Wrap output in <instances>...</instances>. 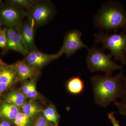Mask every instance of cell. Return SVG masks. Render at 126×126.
<instances>
[{
    "label": "cell",
    "instance_id": "obj_1",
    "mask_svg": "<svg viewBox=\"0 0 126 126\" xmlns=\"http://www.w3.org/2000/svg\"><path fill=\"white\" fill-rule=\"evenodd\" d=\"M123 72L121 71L114 76L105 75L91 77L95 103L106 107L122 97L126 90V77Z\"/></svg>",
    "mask_w": 126,
    "mask_h": 126
},
{
    "label": "cell",
    "instance_id": "obj_2",
    "mask_svg": "<svg viewBox=\"0 0 126 126\" xmlns=\"http://www.w3.org/2000/svg\"><path fill=\"white\" fill-rule=\"evenodd\" d=\"M95 27L108 32L113 30L116 33L122 29L126 32V11L123 5L109 1L103 5L94 18Z\"/></svg>",
    "mask_w": 126,
    "mask_h": 126
},
{
    "label": "cell",
    "instance_id": "obj_3",
    "mask_svg": "<svg viewBox=\"0 0 126 126\" xmlns=\"http://www.w3.org/2000/svg\"><path fill=\"white\" fill-rule=\"evenodd\" d=\"M96 44H101L103 49L110 50L112 56L116 61L121 62L123 64L126 63V33H116L109 34L100 31L94 35Z\"/></svg>",
    "mask_w": 126,
    "mask_h": 126
},
{
    "label": "cell",
    "instance_id": "obj_4",
    "mask_svg": "<svg viewBox=\"0 0 126 126\" xmlns=\"http://www.w3.org/2000/svg\"><path fill=\"white\" fill-rule=\"evenodd\" d=\"M88 51L86 63L88 68L92 73L101 71L104 72L106 75L111 76L114 71L122 68V65L111 60V54H106L102 49L93 46Z\"/></svg>",
    "mask_w": 126,
    "mask_h": 126
},
{
    "label": "cell",
    "instance_id": "obj_5",
    "mask_svg": "<svg viewBox=\"0 0 126 126\" xmlns=\"http://www.w3.org/2000/svg\"><path fill=\"white\" fill-rule=\"evenodd\" d=\"M55 8L50 1H36L26 11L27 18L33 20L36 27L44 25L50 21L55 14Z\"/></svg>",
    "mask_w": 126,
    "mask_h": 126
},
{
    "label": "cell",
    "instance_id": "obj_6",
    "mask_svg": "<svg viewBox=\"0 0 126 126\" xmlns=\"http://www.w3.org/2000/svg\"><path fill=\"white\" fill-rule=\"evenodd\" d=\"M26 16V12L11 3L0 4V21L7 29L19 27Z\"/></svg>",
    "mask_w": 126,
    "mask_h": 126
},
{
    "label": "cell",
    "instance_id": "obj_7",
    "mask_svg": "<svg viewBox=\"0 0 126 126\" xmlns=\"http://www.w3.org/2000/svg\"><path fill=\"white\" fill-rule=\"evenodd\" d=\"M82 33L77 30H72L65 33L63 45L58 53L61 56L65 54L69 57L73 55L79 50L88 47L81 40Z\"/></svg>",
    "mask_w": 126,
    "mask_h": 126
},
{
    "label": "cell",
    "instance_id": "obj_8",
    "mask_svg": "<svg viewBox=\"0 0 126 126\" xmlns=\"http://www.w3.org/2000/svg\"><path fill=\"white\" fill-rule=\"evenodd\" d=\"M19 81L14 64H9L0 59V97Z\"/></svg>",
    "mask_w": 126,
    "mask_h": 126
},
{
    "label": "cell",
    "instance_id": "obj_9",
    "mask_svg": "<svg viewBox=\"0 0 126 126\" xmlns=\"http://www.w3.org/2000/svg\"><path fill=\"white\" fill-rule=\"evenodd\" d=\"M61 56L58 52L55 54H48L36 48L28 53L24 60L30 65L40 70L46 65Z\"/></svg>",
    "mask_w": 126,
    "mask_h": 126
},
{
    "label": "cell",
    "instance_id": "obj_10",
    "mask_svg": "<svg viewBox=\"0 0 126 126\" xmlns=\"http://www.w3.org/2000/svg\"><path fill=\"white\" fill-rule=\"evenodd\" d=\"M18 27L23 43L29 53L37 48L34 42L35 30L36 26L33 20L27 18Z\"/></svg>",
    "mask_w": 126,
    "mask_h": 126
},
{
    "label": "cell",
    "instance_id": "obj_11",
    "mask_svg": "<svg viewBox=\"0 0 126 126\" xmlns=\"http://www.w3.org/2000/svg\"><path fill=\"white\" fill-rule=\"evenodd\" d=\"M6 49L14 50L26 56L28 52L23 43L18 27L7 29Z\"/></svg>",
    "mask_w": 126,
    "mask_h": 126
},
{
    "label": "cell",
    "instance_id": "obj_12",
    "mask_svg": "<svg viewBox=\"0 0 126 126\" xmlns=\"http://www.w3.org/2000/svg\"><path fill=\"white\" fill-rule=\"evenodd\" d=\"M18 75L19 81L23 82L38 77L40 70L30 65L24 60L17 61L14 64Z\"/></svg>",
    "mask_w": 126,
    "mask_h": 126
},
{
    "label": "cell",
    "instance_id": "obj_13",
    "mask_svg": "<svg viewBox=\"0 0 126 126\" xmlns=\"http://www.w3.org/2000/svg\"><path fill=\"white\" fill-rule=\"evenodd\" d=\"M21 110V109L17 106L0 100V119H5L13 124Z\"/></svg>",
    "mask_w": 126,
    "mask_h": 126
},
{
    "label": "cell",
    "instance_id": "obj_14",
    "mask_svg": "<svg viewBox=\"0 0 126 126\" xmlns=\"http://www.w3.org/2000/svg\"><path fill=\"white\" fill-rule=\"evenodd\" d=\"M0 99L21 108L27 102V98L19 89H12L3 94Z\"/></svg>",
    "mask_w": 126,
    "mask_h": 126
},
{
    "label": "cell",
    "instance_id": "obj_15",
    "mask_svg": "<svg viewBox=\"0 0 126 126\" xmlns=\"http://www.w3.org/2000/svg\"><path fill=\"white\" fill-rule=\"evenodd\" d=\"M38 77L23 82L20 90L26 98L30 99H40V97L36 90V81Z\"/></svg>",
    "mask_w": 126,
    "mask_h": 126
},
{
    "label": "cell",
    "instance_id": "obj_16",
    "mask_svg": "<svg viewBox=\"0 0 126 126\" xmlns=\"http://www.w3.org/2000/svg\"><path fill=\"white\" fill-rule=\"evenodd\" d=\"M67 88L68 92L74 95H79L83 92L85 88L83 81L79 77L70 78L67 82Z\"/></svg>",
    "mask_w": 126,
    "mask_h": 126
},
{
    "label": "cell",
    "instance_id": "obj_17",
    "mask_svg": "<svg viewBox=\"0 0 126 126\" xmlns=\"http://www.w3.org/2000/svg\"><path fill=\"white\" fill-rule=\"evenodd\" d=\"M21 109L25 114L34 119L43 110L39 104L33 99L26 102Z\"/></svg>",
    "mask_w": 126,
    "mask_h": 126
},
{
    "label": "cell",
    "instance_id": "obj_18",
    "mask_svg": "<svg viewBox=\"0 0 126 126\" xmlns=\"http://www.w3.org/2000/svg\"><path fill=\"white\" fill-rule=\"evenodd\" d=\"M42 113L46 119L55 125H58L60 116L54 105L50 104L45 109Z\"/></svg>",
    "mask_w": 126,
    "mask_h": 126
},
{
    "label": "cell",
    "instance_id": "obj_19",
    "mask_svg": "<svg viewBox=\"0 0 126 126\" xmlns=\"http://www.w3.org/2000/svg\"><path fill=\"white\" fill-rule=\"evenodd\" d=\"M34 119L25 114L21 109L16 115L13 124L16 126H32Z\"/></svg>",
    "mask_w": 126,
    "mask_h": 126
},
{
    "label": "cell",
    "instance_id": "obj_20",
    "mask_svg": "<svg viewBox=\"0 0 126 126\" xmlns=\"http://www.w3.org/2000/svg\"><path fill=\"white\" fill-rule=\"evenodd\" d=\"M37 1L32 0H11L8 2L11 3L20 8H24L27 10L30 8Z\"/></svg>",
    "mask_w": 126,
    "mask_h": 126
},
{
    "label": "cell",
    "instance_id": "obj_21",
    "mask_svg": "<svg viewBox=\"0 0 126 126\" xmlns=\"http://www.w3.org/2000/svg\"><path fill=\"white\" fill-rule=\"evenodd\" d=\"M54 125H55L46 119L41 112L35 117L32 126H53Z\"/></svg>",
    "mask_w": 126,
    "mask_h": 126
},
{
    "label": "cell",
    "instance_id": "obj_22",
    "mask_svg": "<svg viewBox=\"0 0 126 126\" xmlns=\"http://www.w3.org/2000/svg\"><path fill=\"white\" fill-rule=\"evenodd\" d=\"M120 99L121 100L120 101L114 102V104L117 107L118 113L121 115H124L126 117V90L124 94Z\"/></svg>",
    "mask_w": 126,
    "mask_h": 126
},
{
    "label": "cell",
    "instance_id": "obj_23",
    "mask_svg": "<svg viewBox=\"0 0 126 126\" xmlns=\"http://www.w3.org/2000/svg\"><path fill=\"white\" fill-rule=\"evenodd\" d=\"M7 28L6 27L0 30V48L3 49H6L7 47Z\"/></svg>",
    "mask_w": 126,
    "mask_h": 126
},
{
    "label": "cell",
    "instance_id": "obj_24",
    "mask_svg": "<svg viewBox=\"0 0 126 126\" xmlns=\"http://www.w3.org/2000/svg\"><path fill=\"white\" fill-rule=\"evenodd\" d=\"M108 117L111 122L112 126H121L119 125V122L115 117L114 112L109 113L108 115Z\"/></svg>",
    "mask_w": 126,
    "mask_h": 126
},
{
    "label": "cell",
    "instance_id": "obj_25",
    "mask_svg": "<svg viewBox=\"0 0 126 126\" xmlns=\"http://www.w3.org/2000/svg\"><path fill=\"white\" fill-rule=\"evenodd\" d=\"M0 126H14L11 123L5 120V119H0Z\"/></svg>",
    "mask_w": 126,
    "mask_h": 126
},
{
    "label": "cell",
    "instance_id": "obj_26",
    "mask_svg": "<svg viewBox=\"0 0 126 126\" xmlns=\"http://www.w3.org/2000/svg\"><path fill=\"white\" fill-rule=\"evenodd\" d=\"M2 25V23H1V21H0V30L2 29L1 28V25Z\"/></svg>",
    "mask_w": 126,
    "mask_h": 126
},
{
    "label": "cell",
    "instance_id": "obj_27",
    "mask_svg": "<svg viewBox=\"0 0 126 126\" xmlns=\"http://www.w3.org/2000/svg\"><path fill=\"white\" fill-rule=\"evenodd\" d=\"M2 1L1 0H0V4H1V3H2Z\"/></svg>",
    "mask_w": 126,
    "mask_h": 126
},
{
    "label": "cell",
    "instance_id": "obj_28",
    "mask_svg": "<svg viewBox=\"0 0 126 126\" xmlns=\"http://www.w3.org/2000/svg\"><path fill=\"white\" fill-rule=\"evenodd\" d=\"M58 126V125H54V126Z\"/></svg>",
    "mask_w": 126,
    "mask_h": 126
},
{
    "label": "cell",
    "instance_id": "obj_29",
    "mask_svg": "<svg viewBox=\"0 0 126 126\" xmlns=\"http://www.w3.org/2000/svg\"></svg>",
    "mask_w": 126,
    "mask_h": 126
}]
</instances>
